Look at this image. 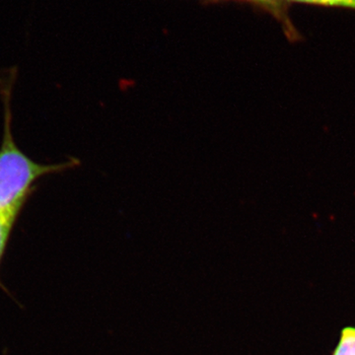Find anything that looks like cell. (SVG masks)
<instances>
[{
	"label": "cell",
	"mask_w": 355,
	"mask_h": 355,
	"mask_svg": "<svg viewBox=\"0 0 355 355\" xmlns=\"http://www.w3.org/2000/svg\"><path fill=\"white\" fill-rule=\"evenodd\" d=\"M16 71L0 78L3 103V135L0 146V216L19 217L28 198L36 190V183L48 175L67 171L78 166L72 158L58 164H42L26 155L14 139L11 97Z\"/></svg>",
	"instance_id": "6da1fadb"
},
{
	"label": "cell",
	"mask_w": 355,
	"mask_h": 355,
	"mask_svg": "<svg viewBox=\"0 0 355 355\" xmlns=\"http://www.w3.org/2000/svg\"><path fill=\"white\" fill-rule=\"evenodd\" d=\"M331 355H355V326L343 327Z\"/></svg>",
	"instance_id": "277c9868"
},
{
	"label": "cell",
	"mask_w": 355,
	"mask_h": 355,
	"mask_svg": "<svg viewBox=\"0 0 355 355\" xmlns=\"http://www.w3.org/2000/svg\"><path fill=\"white\" fill-rule=\"evenodd\" d=\"M17 220V217L0 216V270H1L2 261L6 253L14 226ZM0 288L3 289L6 293H9L8 289L3 286L1 277H0Z\"/></svg>",
	"instance_id": "3957f363"
},
{
	"label": "cell",
	"mask_w": 355,
	"mask_h": 355,
	"mask_svg": "<svg viewBox=\"0 0 355 355\" xmlns=\"http://www.w3.org/2000/svg\"><path fill=\"white\" fill-rule=\"evenodd\" d=\"M287 3L309 4V6L331 7V8L355 10V0H286Z\"/></svg>",
	"instance_id": "5b68a950"
},
{
	"label": "cell",
	"mask_w": 355,
	"mask_h": 355,
	"mask_svg": "<svg viewBox=\"0 0 355 355\" xmlns=\"http://www.w3.org/2000/svg\"><path fill=\"white\" fill-rule=\"evenodd\" d=\"M237 1L254 4L272 15L282 25L284 35L291 43H298L304 40L297 28L293 24V21L289 17V3H287L286 0H237Z\"/></svg>",
	"instance_id": "7a4b0ae2"
}]
</instances>
